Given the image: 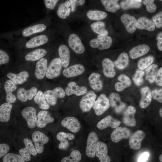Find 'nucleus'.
<instances>
[{"instance_id": "423d86ee", "label": "nucleus", "mask_w": 162, "mask_h": 162, "mask_svg": "<svg viewBox=\"0 0 162 162\" xmlns=\"http://www.w3.org/2000/svg\"><path fill=\"white\" fill-rule=\"evenodd\" d=\"M97 95L92 91L87 92L81 99L79 106L83 112H88L93 106Z\"/></svg>"}, {"instance_id": "e2e57ef3", "label": "nucleus", "mask_w": 162, "mask_h": 162, "mask_svg": "<svg viewBox=\"0 0 162 162\" xmlns=\"http://www.w3.org/2000/svg\"><path fill=\"white\" fill-rule=\"evenodd\" d=\"M69 146L68 141H64L60 142L58 146V147L60 149L65 150L68 148Z\"/></svg>"}, {"instance_id": "2f4dec72", "label": "nucleus", "mask_w": 162, "mask_h": 162, "mask_svg": "<svg viewBox=\"0 0 162 162\" xmlns=\"http://www.w3.org/2000/svg\"><path fill=\"white\" fill-rule=\"evenodd\" d=\"M12 105L11 104L5 103L0 106V121L6 122L10 118Z\"/></svg>"}, {"instance_id": "5fc2aeb1", "label": "nucleus", "mask_w": 162, "mask_h": 162, "mask_svg": "<svg viewBox=\"0 0 162 162\" xmlns=\"http://www.w3.org/2000/svg\"><path fill=\"white\" fill-rule=\"evenodd\" d=\"M71 5V11L72 12L75 11L78 6L83 5L85 2L84 0H69Z\"/></svg>"}, {"instance_id": "603ef678", "label": "nucleus", "mask_w": 162, "mask_h": 162, "mask_svg": "<svg viewBox=\"0 0 162 162\" xmlns=\"http://www.w3.org/2000/svg\"><path fill=\"white\" fill-rule=\"evenodd\" d=\"M152 22L154 25L158 28L162 26V12L160 11L154 16L152 18Z\"/></svg>"}, {"instance_id": "ddd939ff", "label": "nucleus", "mask_w": 162, "mask_h": 162, "mask_svg": "<svg viewBox=\"0 0 162 162\" xmlns=\"http://www.w3.org/2000/svg\"><path fill=\"white\" fill-rule=\"evenodd\" d=\"M65 92L68 96L73 94L80 96L85 94L88 92V89L85 86H80L76 82H71L68 83Z\"/></svg>"}, {"instance_id": "39448f33", "label": "nucleus", "mask_w": 162, "mask_h": 162, "mask_svg": "<svg viewBox=\"0 0 162 162\" xmlns=\"http://www.w3.org/2000/svg\"><path fill=\"white\" fill-rule=\"evenodd\" d=\"M62 67L60 58H54L47 67L46 77L48 79H52L58 76L60 74Z\"/></svg>"}, {"instance_id": "c85d7f7f", "label": "nucleus", "mask_w": 162, "mask_h": 162, "mask_svg": "<svg viewBox=\"0 0 162 162\" xmlns=\"http://www.w3.org/2000/svg\"><path fill=\"white\" fill-rule=\"evenodd\" d=\"M88 80L90 86L94 90L100 91L103 89V82L99 74L92 73L88 77Z\"/></svg>"}, {"instance_id": "9d476101", "label": "nucleus", "mask_w": 162, "mask_h": 162, "mask_svg": "<svg viewBox=\"0 0 162 162\" xmlns=\"http://www.w3.org/2000/svg\"><path fill=\"white\" fill-rule=\"evenodd\" d=\"M70 47L75 53L78 54L83 53L85 48L80 38L75 34H72L69 35L68 40Z\"/></svg>"}, {"instance_id": "a211bd4d", "label": "nucleus", "mask_w": 162, "mask_h": 162, "mask_svg": "<svg viewBox=\"0 0 162 162\" xmlns=\"http://www.w3.org/2000/svg\"><path fill=\"white\" fill-rule=\"evenodd\" d=\"M121 124V122L113 118L110 116H108L98 122L97 127L100 130L105 129L108 127L116 128Z\"/></svg>"}, {"instance_id": "bf43d9fd", "label": "nucleus", "mask_w": 162, "mask_h": 162, "mask_svg": "<svg viewBox=\"0 0 162 162\" xmlns=\"http://www.w3.org/2000/svg\"><path fill=\"white\" fill-rule=\"evenodd\" d=\"M156 84L160 86H162V68H160L158 71V74L155 79Z\"/></svg>"}, {"instance_id": "7c9ffc66", "label": "nucleus", "mask_w": 162, "mask_h": 162, "mask_svg": "<svg viewBox=\"0 0 162 162\" xmlns=\"http://www.w3.org/2000/svg\"><path fill=\"white\" fill-rule=\"evenodd\" d=\"M48 38L45 35H41L34 37L28 40L26 44V47L33 48L43 45L48 42Z\"/></svg>"}, {"instance_id": "393cba45", "label": "nucleus", "mask_w": 162, "mask_h": 162, "mask_svg": "<svg viewBox=\"0 0 162 162\" xmlns=\"http://www.w3.org/2000/svg\"><path fill=\"white\" fill-rule=\"evenodd\" d=\"M58 52L62 66L67 68L70 61V52L68 48L65 45H60L58 48Z\"/></svg>"}, {"instance_id": "20e7f679", "label": "nucleus", "mask_w": 162, "mask_h": 162, "mask_svg": "<svg viewBox=\"0 0 162 162\" xmlns=\"http://www.w3.org/2000/svg\"><path fill=\"white\" fill-rule=\"evenodd\" d=\"M23 142L25 147L19 149V153L25 161H28L31 160V155L36 156L37 153L34 144L30 139L25 138Z\"/></svg>"}, {"instance_id": "f257e3e1", "label": "nucleus", "mask_w": 162, "mask_h": 162, "mask_svg": "<svg viewBox=\"0 0 162 162\" xmlns=\"http://www.w3.org/2000/svg\"><path fill=\"white\" fill-rule=\"evenodd\" d=\"M44 94L46 102L51 106L55 105L58 99L64 98L66 94L63 89L60 87H56L52 90H47Z\"/></svg>"}, {"instance_id": "37998d69", "label": "nucleus", "mask_w": 162, "mask_h": 162, "mask_svg": "<svg viewBox=\"0 0 162 162\" xmlns=\"http://www.w3.org/2000/svg\"><path fill=\"white\" fill-rule=\"evenodd\" d=\"M142 0H128L122 2L120 5L122 9L127 10L130 8H138L141 6Z\"/></svg>"}, {"instance_id": "a19ab883", "label": "nucleus", "mask_w": 162, "mask_h": 162, "mask_svg": "<svg viewBox=\"0 0 162 162\" xmlns=\"http://www.w3.org/2000/svg\"><path fill=\"white\" fill-rule=\"evenodd\" d=\"M100 1L105 9L109 12H114L120 9L118 0H101Z\"/></svg>"}, {"instance_id": "8fccbe9b", "label": "nucleus", "mask_w": 162, "mask_h": 162, "mask_svg": "<svg viewBox=\"0 0 162 162\" xmlns=\"http://www.w3.org/2000/svg\"><path fill=\"white\" fill-rule=\"evenodd\" d=\"M74 138L75 136L73 134L66 133L64 132H59L56 135V138L60 142L72 140L74 139Z\"/></svg>"}, {"instance_id": "1a4fd4ad", "label": "nucleus", "mask_w": 162, "mask_h": 162, "mask_svg": "<svg viewBox=\"0 0 162 162\" xmlns=\"http://www.w3.org/2000/svg\"><path fill=\"white\" fill-rule=\"evenodd\" d=\"M21 114L26 121L28 127L33 129L37 126V116L36 111L33 107L28 106L22 110Z\"/></svg>"}, {"instance_id": "6e6552de", "label": "nucleus", "mask_w": 162, "mask_h": 162, "mask_svg": "<svg viewBox=\"0 0 162 162\" xmlns=\"http://www.w3.org/2000/svg\"><path fill=\"white\" fill-rule=\"evenodd\" d=\"M110 106L109 98L105 94H102L95 101L93 107L95 114L99 116L107 110Z\"/></svg>"}, {"instance_id": "13d9d810", "label": "nucleus", "mask_w": 162, "mask_h": 162, "mask_svg": "<svg viewBox=\"0 0 162 162\" xmlns=\"http://www.w3.org/2000/svg\"><path fill=\"white\" fill-rule=\"evenodd\" d=\"M45 5L46 8L52 10L54 8L58 0H45L44 1Z\"/></svg>"}, {"instance_id": "09e8293b", "label": "nucleus", "mask_w": 162, "mask_h": 162, "mask_svg": "<svg viewBox=\"0 0 162 162\" xmlns=\"http://www.w3.org/2000/svg\"><path fill=\"white\" fill-rule=\"evenodd\" d=\"M145 74L144 71L137 69L133 76V80L135 84L137 86H141L143 82V77Z\"/></svg>"}, {"instance_id": "5701e85b", "label": "nucleus", "mask_w": 162, "mask_h": 162, "mask_svg": "<svg viewBox=\"0 0 162 162\" xmlns=\"http://www.w3.org/2000/svg\"><path fill=\"white\" fill-rule=\"evenodd\" d=\"M47 60L42 58L37 62L34 72L35 77L38 79H43L46 75L47 68Z\"/></svg>"}, {"instance_id": "b1692460", "label": "nucleus", "mask_w": 162, "mask_h": 162, "mask_svg": "<svg viewBox=\"0 0 162 162\" xmlns=\"http://www.w3.org/2000/svg\"><path fill=\"white\" fill-rule=\"evenodd\" d=\"M136 112L135 108L132 106H129L124 112L123 121L127 125L134 127L136 125L134 116Z\"/></svg>"}, {"instance_id": "c756f323", "label": "nucleus", "mask_w": 162, "mask_h": 162, "mask_svg": "<svg viewBox=\"0 0 162 162\" xmlns=\"http://www.w3.org/2000/svg\"><path fill=\"white\" fill-rule=\"evenodd\" d=\"M28 73L26 71H22L18 74L8 73L7 77L16 84H21L27 81L29 76Z\"/></svg>"}, {"instance_id": "aec40b11", "label": "nucleus", "mask_w": 162, "mask_h": 162, "mask_svg": "<svg viewBox=\"0 0 162 162\" xmlns=\"http://www.w3.org/2000/svg\"><path fill=\"white\" fill-rule=\"evenodd\" d=\"M37 126L39 128L45 127L46 125L53 122L54 118L49 112L46 110H41L38 114Z\"/></svg>"}, {"instance_id": "72a5a7b5", "label": "nucleus", "mask_w": 162, "mask_h": 162, "mask_svg": "<svg viewBox=\"0 0 162 162\" xmlns=\"http://www.w3.org/2000/svg\"><path fill=\"white\" fill-rule=\"evenodd\" d=\"M137 28L151 32L154 30L155 26L151 20L145 17H142L137 20Z\"/></svg>"}, {"instance_id": "4d7b16f0", "label": "nucleus", "mask_w": 162, "mask_h": 162, "mask_svg": "<svg viewBox=\"0 0 162 162\" xmlns=\"http://www.w3.org/2000/svg\"><path fill=\"white\" fill-rule=\"evenodd\" d=\"M10 149L9 146L6 143H0V158L8 153Z\"/></svg>"}, {"instance_id": "774afa93", "label": "nucleus", "mask_w": 162, "mask_h": 162, "mask_svg": "<svg viewBox=\"0 0 162 162\" xmlns=\"http://www.w3.org/2000/svg\"><path fill=\"white\" fill-rule=\"evenodd\" d=\"M0 85H1V83H0Z\"/></svg>"}, {"instance_id": "69168bd1", "label": "nucleus", "mask_w": 162, "mask_h": 162, "mask_svg": "<svg viewBox=\"0 0 162 162\" xmlns=\"http://www.w3.org/2000/svg\"><path fill=\"white\" fill-rule=\"evenodd\" d=\"M159 159L160 162H162V154H161L159 157Z\"/></svg>"}, {"instance_id": "79ce46f5", "label": "nucleus", "mask_w": 162, "mask_h": 162, "mask_svg": "<svg viewBox=\"0 0 162 162\" xmlns=\"http://www.w3.org/2000/svg\"><path fill=\"white\" fill-rule=\"evenodd\" d=\"M86 15L89 19L93 20H101L107 16L106 12L98 10H89L87 12Z\"/></svg>"}, {"instance_id": "bb28decb", "label": "nucleus", "mask_w": 162, "mask_h": 162, "mask_svg": "<svg viewBox=\"0 0 162 162\" xmlns=\"http://www.w3.org/2000/svg\"><path fill=\"white\" fill-rule=\"evenodd\" d=\"M141 98L140 102V107L142 109L146 108L151 103L152 97L151 92L148 87H145L140 89Z\"/></svg>"}, {"instance_id": "a18cd8bd", "label": "nucleus", "mask_w": 162, "mask_h": 162, "mask_svg": "<svg viewBox=\"0 0 162 162\" xmlns=\"http://www.w3.org/2000/svg\"><path fill=\"white\" fill-rule=\"evenodd\" d=\"M3 162H26L20 155L12 153H7L3 159Z\"/></svg>"}, {"instance_id": "e433bc0d", "label": "nucleus", "mask_w": 162, "mask_h": 162, "mask_svg": "<svg viewBox=\"0 0 162 162\" xmlns=\"http://www.w3.org/2000/svg\"><path fill=\"white\" fill-rule=\"evenodd\" d=\"M158 71V65L156 64L151 65L146 69V79L150 83L155 80Z\"/></svg>"}, {"instance_id": "4468645a", "label": "nucleus", "mask_w": 162, "mask_h": 162, "mask_svg": "<svg viewBox=\"0 0 162 162\" xmlns=\"http://www.w3.org/2000/svg\"><path fill=\"white\" fill-rule=\"evenodd\" d=\"M145 135L144 132L142 130L136 132L130 137L129 142L130 148L134 150L140 149Z\"/></svg>"}, {"instance_id": "6ab92c4d", "label": "nucleus", "mask_w": 162, "mask_h": 162, "mask_svg": "<svg viewBox=\"0 0 162 162\" xmlns=\"http://www.w3.org/2000/svg\"><path fill=\"white\" fill-rule=\"evenodd\" d=\"M109 99L110 105L114 108L117 113L121 112L126 106L125 104L121 101L119 94L117 93H110Z\"/></svg>"}, {"instance_id": "ea45409f", "label": "nucleus", "mask_w": 162, "mask_h": 162, "mask_svg": "<svg viewBox=\"0 0 162 162\" xmlns=\"http://www.w3.org/2000/svg\"><path fill=\"white\" fill-rule=\"evenodd\" d=\"M92 30L95 33L100 35H107V31L105 29V23L103 22L98 21L92 23L90 25Z\"/></svg>"}, {"instance_id": "f3484780", "label": "nucleus", "mask_w": 162, "mask_h": 162, "mask_svg": "<svg viewBox=\"0 0 162 162\" xmlns=\"http://www.w3.org/2000/svg\"><path fill=\"white\" fill-rule=\"evenodd\" d=\"M95 155L100 162H110L111 159L108 154L107 145L101 141L97 143Z\"/></svg>"}, {"instance_id": "680f3d73", "label": "nucleus", "mask_w": 162, "mask_h": 162, "mask_svg": "<svg viewBox=\"0 0 162 162\" xmlns=\"http://www.w3.org/2000/svg\"><path fill=\"white\" fill-rule=\"evenodd\" d=\"M157 39L158 40L157 46L158 49L161 51H162V32H160L157 35Z\"/></svg>"}, {"instance_id": "de8ad7c7", "label": "nucleus", "mask_w": 162, "mask_h": 162, "mask_svg": "<svg viewBox=\"0 0 162 162\" xmlns=\"http://www.w3.org/2000/svg\"><path fill=\"white\" fill-rule=\"evenodd\" d=\"M71 9L66 7L64 3L61 4L59 6L57 11L58 16L62 19H65L70 13Z\"/></svg>"}, {"instance_id": "f03ea898", "label": "nucleus", "mask_w": 162, "mask_h": 162, "mask_svg": "<svg viewBox=\"0 0 162 162\" xmlns=\"http://www.w3.org/2000/svg\"><path fill=\"white\" fill-rule=\"evenodd\" d=\"M32 138L37 153H42L44 150V146L49 142V138L43 133L37 130L33 133Z\"/></svg>"}, {"instance_id": "4be33fe9", "label": "nucleus", "mask_w": 162, "mask_h": 162, "mask_svg": "<svg viewBox=\"0 0 162 162\" xmlns=\"http://www.w3.org/2000/svg\"><path fill=\"white\" fill-rule=\"evenodd\" d=\"M17 86L10 80H7L4 85V88L6 93V100L7 103L11 104L14 103L16 98L12 92L16 89Z\"/></svg>"}, {"instance_id": "f8f14e48", "label": "nucleus", "mask_w": 162, "mask_h": 162, "mask_svg": "<svg viewBox=\"0 0 162 162\" xmlns=\"http://www.w3.org/2000/svg\"><path fill=\"white\" fill-rule=\"evenodd\" d=\"M61 125L72 132H78L81 128V124L78 120L75 117L68 116L62 121Z\"/></svg>"}, {"instance_id": "cd10ccee", "label": "nucleus", "mask_w": 162, "mask_h": 162, "mask_svg": "<svg viewBox=\"0 0 162 162\" xmlns=\"http://www.w3.org/2000/svg\"><path fill=\"white\" fill-rule=\"evenodd\" d=\"M149 50L148 45L141 44L132 48L129 52V55L131 58L136 59L147 53Z\"/></svg>"}, {"instance_id": "052dcab7", "label": "nucleus", "mask_w": 162, "mask_h": 162, "mask_svg": "<svg viewBox=\"0 0 162 162\" xmlns=\"http://www.w3.org/2000/svg\"><path fill=\"white\" fill-rule=\"evenodd\" d=\"M149 153L145 152L142 154L139 157L138 162H146L148 159Z\"/></svg>"}, {"instance_id": "6e6d98bb", "label": "nucleus", "mask_w": 162, "mask_h": 162, "mask_svg": "<svg viewBox=\"0 0 162 162\" xmlns=\"http://www.w3.org/2000/svg\"><path fill=\"white\" fill-rule=\"evenodd\" d=\"M9 60L8 54L5 51L0 50V65L7 63Z\"/></svg>"}, {"instance_id": "4c0bfd02", "label": "nucleus", "mask_w": 162, "mask_h": 162, "mask_svg": "<svg viewBox=\"0 0 162 162\" xmlns=\"http://www.w3.org/2000/svg\"><path fill=\"white\" fill-rule=\"evenodd\" d=\"M34 101L41 109L47 110L50 108L49 105L45 100L44 93L40 91H39L34 96Z\"/></svg>"}, {"instance_id": "7ed1b4c3", "label": "nucleus", "mask_w": 162, "mask_h": 162, "mask_svg": "<svg viewBox=\"0 0 162 162\" xmlns=\"http://www.w3.org/2000/svg\"><path fill=\"white\" fill-rule=\"evenodd\" d=\"M112 40L110 36L99 35L97 38L92 39L89 42V45L92 48H98L100 50L109 48L112 44Z\"/></svg>"}, {"instance_id": "0eeeda50", "label": "nucleus", "mask_w": 162, "mask_h": 162, "mask_svg": "<svg viewBox=\"0 0 162 162\" xmlns=\"http://www.w3.org/2000/svg\"><path fill=\"white\" fill-rule=\"evenodd\" d=\"M98 141L99 138L97 134L94 131L90 132L87 138L86 149V154L88 157L91 158L95 157Z\"/></svg>"}, {"instance_id": "58836bf2", "label": "nucleus", "mask_w": 162, "mask_h": 162, "mask_svg": "<svg viewBox=\"0 0 162 162\" xmlns=\"http://www.w3.org/2000/svg\"><path fill=\"white\" fill-rule=\"evenodd\" d=\"M129 61L128 55L126 52L121 53L118 56L117 59L114 62V65L118 69L122 70L127 66Z\"/></svg>"}, {"instance_id": "a878e982", "label": "nucleus", "mask_w": 162, "mask_h": 162, "mask_svg": "<svg viewBox=\"0 0 162 162\" xmlns=\"http://www.w3.org/2000/svg\"><path fill=\"white\" fill-rule=\"evenodd\" d=\"M103 73L105 76L108 78H112L116 75L114 63L110 59L106 58L102 62Z\"/></svg>"}, {"instance_id": "412c9836", "label": "nucleus", "mask_w": 162, "mask_h": 162, "mask_svg": "<svg viewBox=\"0 0 162 162\" xmlns=\"http://www.w3.org/2000/svg\"><path fill=\"white\" fill-rule=\"evenodd\" d=\"M37 89L35 87L26 90L23 88H20L17 90V96L18 99L22 102H25L28 99L30 100L36 95Z\"/></svg>"}, {"instance_id": "c03bdc74", "label": "nucleus", "mask_w": 162, "mask_h": 162, "mask_svg": "<svg viewBox=\"0 0 162 162\" xmlns=\"http://www.w3.org/2000/svg\"><path fill=\"white\" fill-rule=\"evenodd\" d=\"M82 158L80 152L76 150L73 151L68 156L63 158L61 162H79Z\"/></svg>"}, {"instance_id": "3c124183", "label": "nucleus", "mask_w": 162, "mask_h": 162, "mask_svg": "<svg viewBox=\"0 0 162 162\" xmlns=\"http://www.w3.org/2000/svg\"><path fill=\"white\" fill-rule=\"evenodd\" d=\"M154 1L153 0H146L143 1V4L146 6L147 11L150 13H154L156 10L157 7Z\"/></svg>"}, {"instance_id": "473e14b6", "label": "nucleus", "mask_w": 162, "mask_h": 162, "mask_svg": "<svg viewBox=\"0 0 162 162\" xmlns=\"http://www.w3.org/2000/svg\"><path fill=\"white\" fill-rule=\"evenodd\" d=\"M120 82H116L115 85V89L116 91L120 92L129 87L131 84L130 78L124 74L120 75L118 78Z\"/></svg>"}, {"instance_id": "2eb2a0df", "label": "nucleus", "mask_w": 162, "mask_h": 162, "mask_svg": "<svg viewBox=\"0 0 162 162\" xmlns=\"http://www.w3.org/2000/svg\"><path fill=\"white\" fill-rule=\"evenodd\" d=\"M121 20L127 32L133 33L135 31L137 27V20L134 16L124 14L121 16Z\"/></svg>"}, {"instance_id": "0e129e2a", "label": "nucleus", "mask_w": 162, "mask_h": 162, "mask_svg": "<svg viewBox=\"0 0 162 162\" xmlns=\"http://www.w3.org/2000/svg\"><path fill=\"white\" fill-rule=\"evenodd\" d=\"M64 5L67 7H69L70 5V3L69 1H67L65 2L64 3Z\"/></svg>"}, {"instance_id": "9b49d317", "label": "nucleus", "mask_w": 162, "mask_h": 162, "mask_svg": "<svg viewBox=\"0 0 162 162\" xmlns=\"http://www.w3.org/2000/svg\"><path fill=\"white\" fill-rule=\"evenodd\" d=\"M130 134V130L128 128L118 127L112 132L110 137L113 142L117 143L122 139L128 138Z\"/></svg>"}, {"instance_id": "864d4df0", "label": "nucleus", "mask_w": 162, "mask_h": 162, "mask_svg": "<svg viewBox=\"0 0 162 162\" xmlns=\"http://www.w3.org/2000/svg\"><path fill=\"white\" fill-rule=\"evenodd\" d=\"M152 98L158 102H162V89H155L151 92Z\"/></svg>"}, {"instance_id": "338daca9", "label": "nucleus", "mask_w": 162, "mask_h": 162, "mask_svg": "<svg viewBox=\"0 0 162 162\" xmlns=\"http://www.w3.org/2000/svg\"><path fill=\"white\" fill-rule=\"evenodd\" d=\"M159 114L161 117H162V108H161L159 110Z\"/></svg>"}, {"instance_id": "f704fd0d", "label": "nucleus", "mask_w": 162, "mask_h": 162, "mask_svg": "<svg viewBox=\"0 0 162 162\" xmlns=\"http://www.w3.org/2000/svg\"><path fill=\"white\" fill-rule=\"evenodd\" d=\"M46 53V50L38 49L28 52L25 56V58L27 61H34L43 58Z\"/></svg>"}, {"instance_id": "c9c22d12", "label": "nucleus", "mask_w": 162, "mask_h": 162, "mask_svg": "<svg viewBox=\"0 0 162 162\" xmlns=\"http://www.w3.org/2000/svg\"><path fill=\"white\" fill-rule=\"evenodd\" d=\"M46 28V26L40 24L29 26L25 29L22 32L24 37H27L35 33L43 32Z\"/></svg>"}, {"instance_id": "49530a36", "label": "nucleus", "mask_w": 162, "mask_h": 162, "mask_svg": "<svg viewBox=\"0 0 162 162\" xmlns=\"http://www.w3.org/2000/svg\"><path fill=\"white\" fill-rule=\"evenodd\" d=\"M154 60V57L151 56L142 58L138 62V67L140 70L145 69L151 64Z\"/></svg>"}, {"instance_id": "dca6fc26", "label": "nucleus", "mask_w": 162, "mask_h": 162, "mask_svg": "<svg viewBox=\"0 0 162 162\" xmlns=\"http://www.w3.org/2000/svg\"><path fill=\"white\" fill-rule=\"evenodd\" d=\"M85 70V68L82 64H76L64 69L63 74L66 77L71 78L82 74Z\"/></svg>"}]
</instances>
